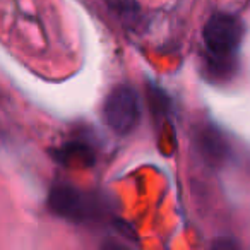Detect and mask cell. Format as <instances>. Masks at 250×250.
Here are the masks:
<instances>
[{"label":"cell","instance_id":"6da1fadb","mask_svg":"<svg viewBox=\"0 0 250 250\" xmlns=\"http://www.w3.org/2000/svg\"><path fill=\"white\" fill-rule=\"evenodd\" d=\"M243 26L235 16L214 14L204 26V43L211 65L218 74L231 70L242 45Z\"/></svg>","mask_w":250,"mask_h":250},{"label":"cell","instance_id":"7a4b0ae2","mask_svg":"<svg viewBox=\"0 0 250 250\" xmlns=\"http://www.w3.org/2000/svg\"><path fill=\"white\" fill-rule=\"evenodd\" d=\"M103 118L106 125L118 136L130 134L139 124V100L132 87L117 86L104 100Z\"/></svg>","mask_w":250,"mask_h":250},{"label":"cell","instance_id":"3957f363","mask_svg":"<svg viewBox=\"0 0 250 250\" xmlns=\"http://www.w3.org/2000/svg\"><path fill=\"white\" fill-rule=\"evenodd\" d=\"M50 209L60 218L76 223L93 219L98 212V206L89 195L67 185H59L52 190Z\"/></svg>","mask_w":250,"mask_h":250},{"label":"cell","instance_id":"277c9868","mask_svg":"<svg viewBox=\"0 0 250 250\" xmlns=\"http://www.w3.org/2000/svg\"><path fill=\"white\" fill-rule=\"evenodd\" d=\"M199 151L211 165H221L228 158V144L223 136L214 129H204L197 137Z\"/></svg>","mask_w":250,"mask_h":250}]
</instances>
